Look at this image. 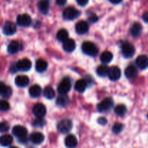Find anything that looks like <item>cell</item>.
Returning a JSON list of instances; mask_svg holds the SVG:
<instances>
[{
	"mask_svg": "<svg viewBox=\"0 0 148 148\" xmlns=\"http://www.w3.org/2000/svg\"><path fill=\"white\" fill-rule=\"evenodd\" d=\"M82 50L85 54L90 56H95L98 53V49L92 42H84L82 45Z\"/></svg>",
	"mask_w": 148,
	"mask_h": 148,
	"instance_id": "obj_1",
	"label": "cell"
},
{
	"mask_svg": "<svg viewBox=\"0 0 148 148\" xmlns=\"http://www.w3.org/2000/svg\"><path fill=\"white\" fill-rule=\"evenodd\" d=\"M73 124L69 119H63L59 121L57 124V130L62 134H67L72 130Z\"/></svg>",
	"mask_w": 148,
	"mask_h": 148,
	"instance_id": "obj_2",
	"label": "cell"
},
{
	"mask_svg": "<svg viewBox=\"0 0 148 148\" xmlns=\"http://www.w3.org/2000/svg\"><path fill=\"white\" fill-rule=\"evenodd\" d=\"M135 52L134 46L130 42H125L121 46V53L125 58H131Z\"/></svg>",
	"mask_w": 148,
	"mask_h": 148,
	"instance_id": "obj_3",
	"label": "cell"
},
{
	"mask_svg": "<svg viewBox=\"0 0 148 148\" xmlns=\"http://www.w3.org/2000/svg\"><path fill=\"white\" fill-rule=\"evenodd\" d=\"M79 14H80V12L75 7H69L65 9L64 11L63 17L66 20H72L79 17Z\"/></svg>",
	"mask_w": 148,
	"mask_h": 148,
	"instance_id": "obj_4",
	"label": "cell"
},
{
	"mask_svg": "<svg viewBox=\"0 0 148 148\" xmlns=\"http://www.w3.org/2000/svg\"><path fill=\"white\" fill-rule=\"evenodd\" d=\"M113 105H114V101H113L112 98H106L103 100L98 104L97 108H98V111H100V112H106V111H109L112 108Z\"/></svg>",
	"mask_w": 148,
	"mask_h": 148,
	"instance_id": "obj_5",
	"label": "cell"
},
{
	"mask_svg": "<svg viewBox=\"0 0 148 148\" xmlns=\"http://www.w3.org/2000/svg\"><path fill=\"white\" fill-rule=\"evenodd\" d=\"M72 83L69 78H64L58 86V91L60 94H66L70 90Z\"/></svg>",
	"mask_w": 148,
	"mask_h": 148,
	"instance_id": "obj_6",
	"label": "cell"
},
{
	"mask_svg": "<svg viewBox=\"0 0 148 148\" xmlns=\"http://www.w3.org/2000/svg\"><path fill=\"white\" fill-rule=\"evenodd\" d=\"M12 134L18 139L27 137V130L25 127L21 125H16L12 128Z\"/></svg>",
	"mask_w": 148,
	"mask_h": 148,
	"instance_id": "obj_7",
	"label": "cell"
},
{
	"mask_svg": "<svg viewBox=\"0 0 148 148\" xmlns=\"http://www.w3.org/2000/svg\"><path fill=\"white\" fill-rule=\"evenodd\" d=\"M17 23L18 25L22 27H28L31 25L32 19L29 14H20L17 17Z\"/></svg>",
	"mask_w": 148,
	"mask_h": 148,
	"instance_id": "obj_8",
	"label": "cell"
},
{
	"mask_svg": "<svg viewBox=\"0 0 148 148\" xmlns=\"http://www.w3.org/2000/svg\"><path fill=\"white\" fill-rule=\"evenodd\" d=\"M33 114L36 118H43L46 114V108L43 104L37 103L33 106Z\"/></svg>",
	"mask_w": 148,
	"mask_h": 148,
	"instance_id": "obj_9",
	"label": "cell"
},
{
	"mask_svg": "<svg viewBox=\"0 0 148 148\" xmlns=\"http://www.w3.org/2000/svg\"><path fill=\"white\" fill-rule=\"evenodd\" d=\"M29 140L33 144L38 145L42 144L44 142L45 137L42 133L36 132H33L30 134Z\"/></svg>",
	"mask_w": 148,
	"mask_h": 148,
	"instance_id": "obj_10",
	"label": "cell"
},
{
	"mask_svg": "<svg viewBox=\"0 0 148 148\" xmlns=\"http://www.w3.org/2000/svg\"><path fill=\"white\" fill-rule=\"evenodd\" d=\"M121 75V70L118 66H111L109 68L108 72V77L112 81L118 80Z\"/></svg>",
	"mask_w": 148,
	"mask_h": 148,
	"instance_id": "obj_11",
	"label": "cell"
},
{
	"mask_svg": "<svg viewBox=\"0 0 148 148\" xmlns=\"http://www.w3.org/2000/svg\"><path fill=\"white\" fill-rule=\"evenodd\" d=\"M17 66L19 70L27 72V71L30 70L31 69L32 63L29 59H20L17 62Z\"/></svg>",
	"mask_w": 148,
	"mask_h": 148,
	"instance_id": "obj_12",
	"label": "cell"
},
{
	"mask_svg": "<svg viewBox=\"0 0 148 148\" xmlns=\"http://www.w3.org/2000/svg\"><path fill=\"white\" fill-rule=\"evenodd\" d=\"M17 27L14 23L12 22H7L3 27V33L6 36H12L15 33Z\"/></svg>",
	"mask_w": 148,
	"mask_h": 148,
	"instance_id": "obj_13",
	"label": "cell"
},
{
	"mask_svg": "<svg viewBox=\"0 0 148 148\" xmlns=\"http://www.w3.org/2000/svg\"><path fill=\"white\" fill-rule=\"evenodd\" d=\"M75 30L76 32L79 35H83L88 33V30H89V25L86 21H79L77 23L76 27H75Z\"/></svg>",
	"mask_w": 148,
	"mask_h": 148,
	"instance_id": "obj_14",
	"label": "cell"
},
{
	"mask_svg": "<svg viewBox=\"0 0 148 148\" xmlns=\"http://www.w3.org/2000/svg\"><path fill=\"white\" fill-rule=\"evenodd\" d=\"M64 144L67 148H75L78 144L77 139L73 134H69L65 138Z\"/></svg>",
	"mask_w": 148,
	"mask_h": 148,
	"instance_id": "obj_15",
	"label": "cell"
},
{
	"mask_svg": "<svg viewBox=\"0 0 148 148\" xmlns=\"http://www.w3.org/2000/svg\"><path fill=\"white\" fill-rule=\"evenodd\" d=\"M12 94V90L10 87L6 86L4 82L0 81V95L4 98H10Z\"/></svg>",
	"mask_w": 148,
	"mask_h": 148,
	"instance_id": "obj_16",
	"label": "cell"
},
{
	"mask_svg": "<svg viewBox=\"0 0 148 148\" xmlns=\"http://www.w3.org/2000/svg\"><path fill=\"white\" fill-rule=\"evenodd\" d=\"M136 64L140 69H147L148 67V57L145 55H140L136 59Z\"/></svg>",
	"mask_w": 148,
	"mask_h": 148,
	"instance_id": "obj_17",
	"label": "cell"
},
{
	"mask_svg": "<svg viewBox=\"0 0 148 148\" xmlns=\"http://www.w3.org/2000/svg\"><path fill=\"white\" fill-rule=\"evenodd\" d=\"M124 73H125V76L128 79H134L135 77H137V75H138V71L135 66L133 65H130L126 68Z\"/></svg>",
	"mask_w": 148,
	"mask_h": 148,
	"instance_id": "obj_18",
	"label": "cell"
},
{
	"mask_svg": "<svg viewBox=\"0 0 148 148\" xmlns=\"http://www.w3.org/2000/svg\"><path fill=\"white\" fill-rule=\"evenodd\" d=\"M16 85L20 88H24L28 85L29 84V78L25 75H19L15 78L14 80Z\"/></svg>",
	"mask_w": 148,
	"mask_h": 148,
	"instance_id": "obj_19",
	"label": "cell"
},
{
	"mask_svg": "<svg viewBox=\"0 0 148 148\" xmlns=\"http://www.w3.org/2000/svg\"><path fill=\"white\" fill-rule=\"evenodd\" d=\"M142 31H143V27L139 23H134L130 29V33L134 38L139 37L141 35Z\"/></svg>",
	"mask_w": 148,
	"mask_h": 148,
	"instance_id": "obj_20",
	"label": "cell"
},
{
	"mask_svg": "<svg viewBox=\"0 0 148 148\" xmlns=\"http://www.w3.org/2000/svg\"><path fill=\"white\" fill-rule=\"evenodd\" d=\"M21 49V45L18 41L16 40H13V41L10 42V44L8 45L7 47V51L11 54H14V53H17Z\"/></svg>",
	"mask_w": 148,
	"mask_h": 148,
	"instance_id": "obj_21",
	"label": "cell"
},
{
	"mask_svg": "<svg viewBox=\"0 0 148 148\" xmlns=\"http://www.w3.org/2000/svg\"><path fill=\"white\" fill-rule=\"evenodd\" d=\"M76 48L75 42L72 39L67 38L63 42V49L66 52H72Z\"/></svg>",
	"mask_w": 148,
	"mask_h": 148,
	"instance_id": "obj_22",
	"label": "cell"
},
{
	"mask_svg": "<svg viewBox=\"0 0 148 148\" xmlns=\"http://www.w3.org/2000/svg\"><path fill=\"white\" fill-rule=\"evenodd\" d=\"M70 100L66 94H61L56 99V105L60 107H66L69 104Z\"/></svg>",
	"mask_w": 148,
	"mask_h": 148,
	"instance_id": "obj_23",
	"label": "cell"
},
{
	"mask_svg": "<svg viewBox=\"0 0 148 148\" xmlns=\"http://www.w3.org/2000/svg\"><path fill=\"white\" fill-rule=\"evenodd\" d=\"M38 8L42 14H47L49 10V1L48 0H40L38 4Z\"/></svg>",
	"mask_w": 148,
	"mask_h": 148,
	"instance_id": "obj_24",
	"label": "cell"
},
{
	"mask_svg": "<svg viewBox=\"0 0 148 148\" xmlns=\"http://www.w3.org/2000/svg\"><path fill=\"white\" fill-rule=\"evenodd\" d=\"M12 142L13 137L10 134H4L0 137V145L2 147H8Z\"/></svg>",
	"mask_w": 148,
	"mask_h": 148,
	"instance_id": "obj_25",
	"label": "cell"
},
{
	"mask_svg": "<svg viewBox=\"0 0 148 148\" xmlns=\"http://www.w3.org/2000/svg\"><path fill=\"white\" fill-rule=\"evenodd\" d=\"M48 67V64L43 59H38L37 62L36 64V69L37 72H43L47 69Z\"/></svg>",
	"mask_w": 148,
	"mask_h": 148,
	"instance_id": "obj_26",
	"label": "cell"
},
{
	"mask_svg": "<svg viewBox=\"0 0 148 148\" xmlns=\"http://www.w3.org/2000/svg\"><path fill=\"white\" fill-rule=\"evenodd\" d=\"M41 88L38 85H34L31 86L29 89V93L30 95L33 98H38L41 94Z\"/></svg>",
	"mask_w": 148,
	"mask_h": 148,
	"instance_id": "obj_27",
	"label": "cell"
},
{
	"mask_svg": "<svg viewBox=\"0 0 148 148\" xmlns=\"http://www.w3.org/2000/svg\"><path fill=\"white\" fill-rule=\"evenodd\" d=\"M87 81L85 79H79L76 82L75 85V88L77 92H83L87 88Z\"/></svg>",
	"mask_w": 148,
	"mask_h": 148,
	"instance_id": "obj_28",
	"label": "cell"
},
{
	"mask_svg": "<svg viewBox=\"0 0 148 148\" xmlns=\"http://www.w3.org/2000/svg\"><path fill=\"white\" fill-rule=\"evenodd\" d=\"M113 59V54L111 52L108 51H104L103 53H102V54L101 55V61L103 64H108L109 62H111V60Z\"/></svg>",
	"mask_w": 148,
	"mask_h": 148,
	"instance_id": "obj_29",
	"label": "cell"
},
{
	"mask_svg": "<svg viewBox=\"0 0 148 148\" xmlns=\"http://www.w3.org/2000/svg\"><path fill=\"white\" fill-rule=\"evenodd\" d=\"M43 95L48 99H52L55 96V91L51 87L48 86L43 90Z\"/></svg>",
	"mask_w": 148,
	"mask_h": 148,
	"instance_id": "obj_30",
	"label": "cell"
},
{
	"mask_svg": "<svg viewBox=\"0 0 148 148\" xmlns=\"http://www.w3.org/2000/svg\"><path fill=\"white\" fill-rule=\"evenodd\" d=\"M56 38L59 41L64 42L68 38V32L65 29H61L57 32Z\"/></svg>",
	"mask_w": 148,
	"mask_h": 148,
	"instance_id": "obj_31",
	"label": "cell"
},
{
	"mask_svg": "<svg viewBox=\"0 0 148 148\" xmlns=\"http://www.w3.org/2000/svg\"><path fill=\"white\" fill-rule=\"evenodd\" d=\"M127 107L124 105V104H119V105H117L114 108V111H115L116 114L118 116H124V114L127 113Z\"/></svg>",
	"mask_w": 148,
	"mask_h": 148,
	"instance_id": "obj_32",
	"label": "cell"
},
{
	"mask_svg": "<svg viewBox=\"0 0 148 148\" xmlns=\"http://www.w3.org/2000/svg\"><path fill=\"white\" fill-rule=\"evenodd\" d=\"M108 69H109V68L107 66H106V65H101V66H99L97 68L96 72L99 76L105 77L108 75Z\"/></svg>",
	"mask_w": 148,
	"mask_h": 148,
	"instance_id": "obj_33",
	"label": "cell"
},
{
	"mask_svg": "<svg viewBox=\"0 0 148 148\" xmlns=\"http://www.w3.org/2000/svg\"><path fill=\"white\" fill-rule=\"evenodd\" d=\"M46 124V121L43 119V118H36L34 121L32 123V125L34 127H37V128H41L45 126Z\"/></svg>",
	"mask_w": 148,
	"mask_h": 148,
	"instance_id": "obj_34",
	"label": "cell"
},
{
	"mask_svg": "<svg viewBox=\"0 0 148 148\" xmlns=\"http://www.w3.org/2000/svg\"><path fill=\"white\" fill-rule=\"evenodd\" d=\"M124 129V125L121 123H116L114 126H113L112 128V132L115 134H119V133H121L123 131V130Z\"/></svg>",
	"mask_w": 148,
	"mask_h": 148,
	"instance_id": "obj_35",
	"label": "cell"
},
{
	"mask_svg": "<svg viewBox=\"0 0 148 148\" xmlns=\"http://www.w3.org/2000/svg\"><path fill=\"white\" fill-rule=\"evenodd\" d=\"M10 104L7 101L0 100V111H7L10 109Z\"/></svg>",
	"mask_w": 148,
	"mask_h": 148,
	"instance_id": "obj_36",
	"label": "cell"
},
{
	"mask_svg": "<svg viewBox=\"0 0 148 148\" xmlns=\"http://www.w3.org/2000/svg\"><path fill=\"white\" fill-rule=\"evenodd\" d=\"M10 130V125L6 121H1L0 122V132L4 133L7 132Z\"/></svg>",
	"mask_w": 148,
	"mask_h": 148,
	"instance_id": "obj_37",
	"label": "cell"
},
{
	"mask_svg": "<svg viewBox=\"0 0 148 148\" xmlns=\"http://www.w3.org/2000/svg\"><path fill=\"white\" fill-rule=\"evenodd\" d=\"M98 123L101 125H105L107 124V119L105 117H100L98 119Z\"/></svg>",
	"mask_w": 148,
	"mask_h": 148,
	"instance_id": "obj_38",
	"label": "cell"
},
{
	"mask_svg": "<svg viewBox=\"0 0 148 148\" xmlns=\"http://www.w3.org/2000/svg\"><path fill=\"white\" fill-rule=\"evenodd\" d=\"M88 20H89L91 23H95V22L98 20V18L95 14H91V15H90V17H88Z\"/></svg>",
	"mask_w": 148,
	"mask_h": 148,
	"instance_id": "obj_39",
	"label": "cell"
},
{
	"mask_svg": "<svg viewBox=\"0 0 148 148\" xmlns=\"http://www.w3.org/2000/svg\"><path fill=\"white\" fill-rule=\"evenodd\" d=\"M77 2L80 6H85L88 2V0H77Z\"/></svg>",
	"mask_w": 148,
	"mask_h": 148,
	"instance_id": "obj_40",
	"label": "cell"
},
{
	"mask_svg": "<svg viewBox=\"0 0 148 148\" xmlns=\"http://www.w3.org/2000/svg\"><path fill=\"white\" fill-rule=\"evenodd\" d=\"M56 4L59 6H63L66 3L67 0H56Z\"/></svg>",
	"mask_w": 148,
	"mask_h": 148,
	"instance_id": "obj_41",
	"label": "cell"
},
{
	"mask_svg": "<svg viewBox=\"0 0 148 148\" xmlns=\"http://www.w3.org/2000/svg\"><path fill=\"white\" fill-rule=\"evenodd\" d=\"M10 70H11L12 72H17V70H19L18 68H17V63H16L15 64H13L12 66H11V69H10Z\"/></svg>",
	"mask_w": 148,
	"mask_h": 148,
	"instance_id": "obj_42",
	"label": "cell"
},
{
	"mask_svg": "<svg viewBox=\"0 0 148 148\" xmlns=\"http://www.w3.org/2000/svg\"><path fill=\"white\" fill-rule=\"evenodd\" d=\"M143 19L145 23H148V12H145L144 14H143Z\"/></svg>",
	"mask_w": 148,
	"mask_h": 148,
	"instance_id": "obj_43",
	"label": "cell"
},
{
	"mask_svg": "<svg viewBox=\"0 0 148 148\" xmlns=\"http://www.w3.org/2000/svg\"><path fill=\"white\" fill-rule=\"evenodd\" d=\"M108 1H110V2H111L112 4H119V3H121V1H122V0H108Z\"/></svg>",
	"mask_w": 148,
	"mask_h": 148,
	"instance_id": "obj_44",
	"label": "cell"
},
{
	"mask_svg": "<svg viewBox=\"0 0 148 148\" xmlns=\"http://www.w3.org/2000/svg\"><path fill=\"white\" fill-rule=\"evenodd\" d=\"M10 148H18V147H14V146H13V147H10Z\"/></svg>",
	"mask_w": 148,
	"mask_h": 148,
	"instance_id": "obj_45",
	"label": "cell"
},
{
	"mask_svg": "<svg viewBox=\"0 0 148 148\" xmlns=\"http://www.w3.org/2000/svg\"><path fill=\"white\" fill-rule=\"evenodd\" d=\"M29 148H34V147H30Z\"/></svg>",
	"mask_w": 148,
	"mask_h": 148,
	"instance_id": "obj_46",
	"label": "cell"
},
{
	"mask_svg": "<svg viewBox=\"0 0 148 148\" xmlns=\"http://www.w3.org/2000/svg\"><path fill=\"white\" fill-rule=\"evenodd\" d=\"M147 118H148V114H147Z\"/></svg>",
	"mask_w": 148,
	"mask_h": 148,
	"instance_id": "obj_47",
	"label": "cell"
}]
</instances>
